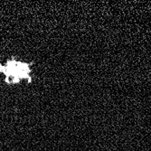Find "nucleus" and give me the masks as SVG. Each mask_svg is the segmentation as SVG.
Instances as JSON below:
<instances>
[{
	"mask_svg": "<svg viewBox=\"0 0 151 151\" xmlns=\"http://www.w3.org/2000/svg\"><path fill=\"white\" fill-rule=\"evenodd\" d=\"M0 74L4 82L8 86L31 83L33 81V63L10 57L4 63H0Z\"/></svg>",
	"mask_w": 151,
	"mask_h": 151,
	"instance_id": "f257e3e1",
	"label": "nucleus"
}]
</instances>
